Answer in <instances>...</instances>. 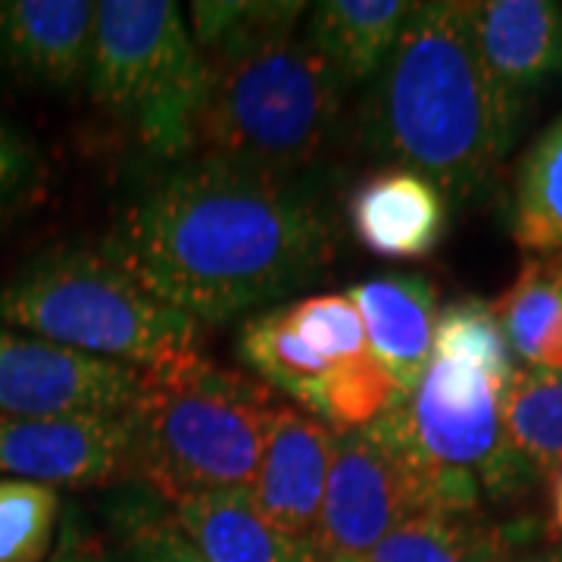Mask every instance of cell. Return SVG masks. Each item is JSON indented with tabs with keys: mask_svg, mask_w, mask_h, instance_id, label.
Listing matches in <instances>:
<instances>
[{
	"mask_svg": "<svg viewBox=\"0 0 562 562\" xmlns=\"http://www.w3.org/2000/svg\"><path fill=\"white\" fill-rule=\"evenodd\" d=\"M140 372L0 325V419L120 416Z\"/></svg>",
	"mask_w": 562,
	"mask_h": 562,
	"instance_id": "obj_9",
	"label": "cell"
},
{
	"mask_svg": "<svg viewBox=\"0 0 562 562\" xmlns=\"http://www.w3.org/2000/svg\"><path fill=\"white\" fill-rule=\"evenodd\" d=\"M550 528L557 541H562V469L550 475Z\"/></svg>",
	"mask_w": 562,
	"mask_h": 562,
	"instance_id": "obj_28",
	"label": "cell"
},
{
	"mask_svg": "<svg viewBox=\"0 0 562 562\" xmlns=\"http://www.w3.org/2000/svg\"><path fill=\"white\" fill-rule=\"evenodd\" d=\"M347 301L360 313L369 353L382 362L406 397L431 362L438 294L435 284L416 272H391L357 281Z\"/></svg>",
	"mask_w": 562,
	"mask_h": 562,
	"instance_id": "obj_15",
	"label": "cell"
},
{
	"mask_svg": "<svg viewBox=\"0 0 562 562\" xmlns=\"http://www.w3.org/2000/svg\"><path fill=\"white\" fill-rule=\"evenodd\" d=\"M106 525L122 562H206L172 506L138 482L116 487L106 503Z\"/></svg>",
	"mask_w": 562,
	"mask_h": 562,
	"instance_id": "obj_21",
	"label": "cell"
},
{
	"mask_svg": "<svg viewBox=\"0 0 562 562\" xmlns=\"http://www.w3.org/2000/svg\"><path fill=\"white\" fill-rule=\"evenodd\" d=\"M491 306L522 369L562 375V250L525 260L522 272Z\"/></svg>",
	"mask_w": 562,
	"mask_h": 562,
	"instance_id": "obj_18",
	"label": "cell"
},
{
	"mask_svg": "<svg viewBox=\"0 0 562 562\" xmlns=\"http://www.w3.org/2000/svg\"><path fill=\"white\" fill-rule=\"evenodd\" d=\"M281 403L254 375L203 353L140 372L132 419V482L166 503L250 491Z\"/></svg>",
	"mask_w": 562,
	"mask_h": 562,
	"instance_id": "obj_4",
	"label": "cell"
},
{
	"mask_svg": "<svg viewBox=\"0 0 562 562\" xmlns=\"http://www.w3.org/2000/svg\"><path fill=\"white\" fill-rule=\"evenodd\" d=\"M416 3L409 0H325L313 10L306 44L347 81L382 76Z\"/></svg>",
	"mask_w": 562,
	"mask_h": 562,
	"instance_id": "obj_17",
	"label": "cell"
},
{
	"mask_svg": "<svg viewBox=\"0 0 562 562\" xmlns=\"http://www.w3.org/2000/svg\"><path fill=\"white\" fill-rule=\"evenodd\" d=\"M203 57L172 0H103L88 63L91 98L122 122L144 154L181 162L194 154Z\"/></svg>",
	"mask_w": 562,
	"mask_h": 562,
	"instance_id": "obj_6",
	"label": "cell"
},
{
	"mask_svg": "<svg viewBox=\"0 0 562 562\" xmlns=\"http://www.w3.org/2000/svg\"><path fill=\"white\" fill-rule=\"evenodd\" d=\"M0 479L120 487L132 482V419L128 413L0 419Z\"/></svg>",
	"mask_w": 562,
	"mask_h": 562,
	"instance_id": "obj_10",
	"label": "cell"
},
{
	"mask_svg": "<svg viewBox=\"0 0 562 562\" xmlns=\"http://www.w3.org/2000/svg\"><path fill=\"white\" fill-rule=\"evenodd\" d=\"M60 509L57 487L0 479V562H47Z\"/></svg>",
	"mask_w": 562,
	"mask_h": 562,
	"instance_id": "obj_24",
	"label": "cell"
},
{
	"mask_svg": "<svg viewBox=\"0 0 562 562\" xmlns=\"http://www.w3.org/2000/svg\"><path fill=\"white\" fill-rule=\"evenodd\" d=\"M431 357L472 366L487 379H494L503 391L509 387L516 369H519L513 362V350L506 344L494 306L479 297H462V301L447 303L443 310H438Z\"/></svg>",
	"mask_w": 562,
	"mask_h": 562,
	"instance_id": "obj_22",
	"label": "cell"
},
{
	"mask_svg": "<svg viewBox=\"0 0 562 562\" xmlns=\"http://www.w3.org/2000/svg\"><path fill=\"white\" fill-rule=\"evenodd\" d=\"M475 562H562V543L535 538L528 525L487 522Z\"/></svg>",
	"mask_w": 562,
	"mask_h": 562,
	"instance_id": "obj_26",
	"label": "cell"
},
{
	"mask_svg": "<svg viewBox=\"0 0 562 562\" xmlns=\"http://www.w3.org/2000/svg\"><path fill=\"white\" fill-rule=\"evenodd\" d=\"M503 387L462 362H428L419 384L391 406L403 441L435 472H460L491 501L522 494L535 475L516 460L503 431Z\"/></svg>",
	"mask_w": 562,
	"mask_h": 562,
	"instance_id": "obj_8",
	"label": "cell"
},
{
	"mask_svg": "<svg viewBox=\"0 0 562 562\" xmlns=\"http://www.w3.org/2000/svg\"><path fill=\"white\" fill-rule=\"evenodd\" d=\"M41 179V160L35 147L0 116V216L25 203Z\"/></svg>",
	"mask_w": 562,
	"mask_h": 562,
	"instance_id": "obj_25",
	"label": "cell"
},
{
	"mask_svg": "<svg viewBox=\"0 0 562 562\" xmlns=\"http://www.w3.org/2000/svg\"><path fill=\"white\" fill-rule=\"evenodd\" d=\"M513 238L535 257L562 250V116L525 147L516 166Z\"/></svg>",
	"mask_w": 562,
	"mask_h": 562,
	"instance_id": "obj_19",
	"label": "cell"
},
{
	"mask_svg": "<svg viewBox=\"0 0 562 562\" xmlns=\"http://www.w3.org/2000/svg\"><path fill=\"white\" fill-rule=\"evenodd\" d=\"M443 191L413 169L387 166L357 184L347 220L357 241L382 260H422L447 232Z\"/></svg>",
	"mask_w": 562,
	"mask_h": 562,
	"instance_id": "obj_14",
	"label": "cell"
},
{
	"mask_svg": "<svg viewBox=\"0 0 562 562\" xmlns=\"http://www.w3.org/2000/svg\"><path fill=\"white\" fill-rule=\"evenodd\" d=\"M472 20L497 128L509 150L531 101L562 79V7L553 0H484L475 3Z\"/></svg>",
	"mask_w": 562,
	"mask_h": 562,
	"instance_id": "obj_11",
	"label": "cell"
},
{
	"mask_svg": "<svg viewBox=\"0 0 562 562\" xmlns=\"http://www.w3.org/2000/svg\"><path fill=\"white\" fill-rule=\"evenodd\" d=\"M0 325L147 372L203 353V325L154 297L98 244H60L0 288Z\"/></svg>",
	"mask_w": 562,
	"mask_h": 562,
	"instance_id": "obj_5",
	"label": "cell"
},
{
	"mask_svg": "<svg viewBox=\"0 0 562 562\" xmlns=\"http://www.w3.org/2000/svg\"><path fill=\"white\" fill-rule=\"evenodd\" d=\"M501 409L509 450L535 479L562 469V375L516 369Z\"/></svg>",
	"mask_w": 562,
	"mask_h": 562,
	"instance_id": "obj_20",
	"label": "cell"
},
{
	"mask_svg": "<svg viewBox=\"0 0 562 562\" xmlns=\"http://www.w3.org/2000/svg\"><path fill=\"white\" fill-rule=\"evenodd\" d=\"M484 528L482 513H419L379 541L366 562H475Z\"/></svg>",
	"mask_w": 562,
	"mask_h": 562,
	"instance_id": "obj_23",
	"label": "cell"
},
{
	"mask_svg": "<svg viewBox=\"0 0 562 562\" xmlns=\"http://www.w3.org/2000/svg\"><path fill=\"white\" fill-rule=\"evenodd\" d=\"M169 506L206 562H316L313 543L266 522L247 491L194 494Z\"/></svg>",
	"mask_w": 562,
	"mask_h": 562,
	"instance_id": "obj_16",
	"label": "cell"
},
{
	"mask_svg": "<svg viewBox=\"0 0 562 562\" xmlns=\"http://www.w3.org/2000/svg\"><path fill=\"white\" fill-rule=\"evenodd\" d=\"M338 431L294 406H279L262 443L250 501L269 525L294 541H310L319 522L328 465Z\"/></svg>",
	"mask_w": 562,
	"mask_h": 562,
	"instance_id": "obj_12",
	"label": "cell"
},
{
	"mask_svg": "<svg viewBox=\"0 0 562 562\" xmlns=\"http://www.w3.org/2000/svg\"><path fill=\"white\" fill-rule=\"evenodd\" d=\"M328 562H366V560H328Z\"/></svg>",
	"mask_w": 562,
	"mask_h": 562,
	"instance_id": "obj_29",
	"label": "cell"
},
{
	"mask_svg": "<svg viewBox=\"0 0 562 562\" xmlns=\"http://www.w3.org/2000/svg\"><path fill=\"white\" fill-rule=\"evenodd\" d=\"M475 3H416L369 103V144L435 181L443 198L475 201L494 184L506 144L475 47Z\"/></svg>",
	"mask_w": 562,
	"mask_h": 562,
	"instance_id": "obj_3",
	"label": "cell"
},
{
	"mask_svg": "<svg viewBox=\"0 0 562 562\" xmlns=\"http://www.w3.org/2000/svg\"><path fill=\"white\" fill-rule=\"evenodd\" d=\"M419 513H482V484L460 472H435L403 441L391 406L335 441L319 522L316 562L366 560L379 541Z\"/></svg>",
	"mask_w": 562,
	"mask_h": 562,
	"instance_id": "obj_7",
	"label": "cell"
},
{
	"mask_svg": "<svg viewBox=\"0 0 562 562\" xmlns=\"http://www.w3.org/2000/svg\"><path fill=\"white\" fill-rule=\"evenodd\" d=\"M47 562H122L116 547L103 541L91 525L81 519L79 509H66L60 538Z\"/></svg>",
	"mask_w": 562,
	"mask_h": 562,
	"instance_id": "obj_27",
	"label": "cell"
},
{
	"mask_svg": "<svg viewBox=\"0 0 562 562\" xmlns=\"http://www.w3.org/2000/svg\"><path fill=\"white\" fill-rule=\"evenodd\" d=\"M103 244L198 325L281 301L335 257L331 222L288 179L188 157L128 203Z\"/></svg>",
	"mask_w": 562,
	"mask_h": 562,
	"instance_id": "obj_1",
	"label": "cell"
},
{
	"mask_svg": "<svg viewBox=\"0 0 562 562\" xmlns=\"http://www.w3.org/2000/svg\"><path fill=\"white\" fill-rule=\"evenodd\" d=\"M306 3H191L206 81L191 157L291 179L328 144L344 79L294 38Z\"/></svg>",
	"mask_w": 562,
	"mask_h": 562,
	"instance_id": "obj_2",
	"label": "cell"
},
{
	"mask_svg": "<svg viewBox=\"0 0 562 562\" xmlns=\"http://www.w3.org/2000/svg\"><path fill=\"white\" fill-rule=\"evenodd\" d=\"M94 16L91 0H0V76L72 88L88 76Z\"/></svg>",
	"mask_w": 562,
	"mask_h": 562,
	"instance_id": "obj_13",
	"label": "cell"
}]
</instances>
